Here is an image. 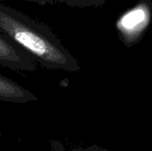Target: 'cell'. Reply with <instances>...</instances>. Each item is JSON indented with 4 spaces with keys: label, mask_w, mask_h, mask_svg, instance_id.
Segmentation results:
<instances>
[{
    "label": "cell",
    "mask_w": 152,
    "mask_h": 151,
    "mask_svg": "<svg viewBox=\"0 0 152 151\" xmlns=\"http://www.w3.org/2000/svg\"><path fill=\"white\" fill-rule=\"evenodd\" d=\"M0 31L22 46L45 69L73 73L81 70L78 61L47 25L3 3L0 4Z\"/></svg>",
    "instance_id": "1"
},
{
    "label": "cell",
    "mask_w": 152,
    "mask_h": 151,
    "mask_svg": "<svg viewBox=\"0 0 152 151\" xmlns=\"http://www.w3.org/2000/svg\"><path fill=\"white\" fill-rule=\"evenodd\" d=\"M152 21V1L140 0L125 11L116 21L119 40L126 47L138 44L146 34Z\"/></svg>",
    "instance_id": "2"
},
{
    "label": "cell",
    "mask_w": 152,
    "mask_h": 151,
    "mask_svg": "<svg viewBox=\"0 0 152 151\" xmlns=\"http://www.w3.org/2000/svg\"><path fill=\"white\" fill-rule=\"evenodd\" d=\"M0 64L12 70L27 72L37 70V61L32 55L2 31H0Z\"/></svg>",
    "instance_id": "3"
},
{
    "label": "cell",
    "mask_w": 152,
    "mask_h": 151,
    "mask_svg": "<svg viewBox=\"0 0 152 151\" xmlns=\"http://www.w3.org/2000/svg\"><path fill=\"white\" fill-rule=\"evenodd\" d=\"M0 101L21 104L37 101V97L9 77L0 75Z\"/></svg>",
    "instance_id": "4"
},
{
    "label": "cell",
    "mask_w": 152,
    "mask_h": 151,
    "mask_svg": "<svg viewBox=\"0 0 152 151\" xmlns=\"http://www.w3.org/2000/svg\"><path fill=\"white\" fill-rule=\"evenodd\" d=\"M107 0H54V3L67 4L70 7L87 8V7H100L105 4Z\"/></svg>",
    "instance_id": "5"
},
{
    "label": "cell",
    "mask_w": 152,
    "mask_h": 151,
    "mask_svg": "<svg viewBox=\"0 0 152 151\" xmlns=\"http://www.w3.org/2000/svg\"><path fill=\"white\" fill-rule=\"evenodd\" d=\"M71 151H110L106 149H103L101 146L98 145H91V146H87V147H83V146H78V147H75L74 149H72Z\"/></svg>",
    "instance_id": "6"
},
{
    "label": "cell",
    "mask_w": 152,
    "mask_h": 151,
    "mask_svg": "<svg viewBox=\"0 0 152 151\" xmlns=\"http://www.w3.org/2000/svg\"><path fill=\"white\" fill-rule=\"evenodd\" d=\"M22 1L32 2V3L38 4L40 5H45V4H53L54 3V0H22Z\"/></svg>",
    "instance_id": "7"
}]
</instances>
